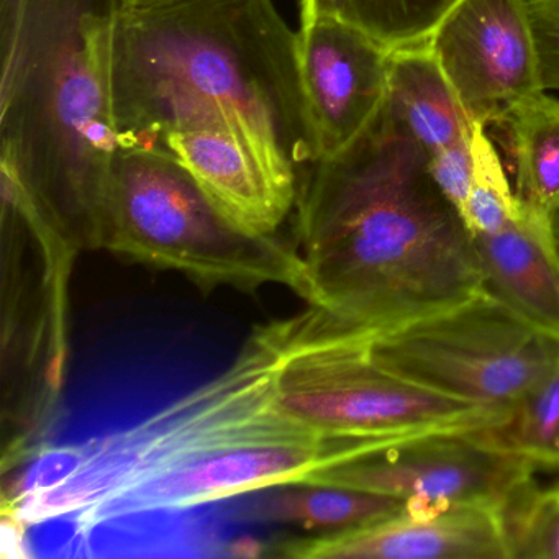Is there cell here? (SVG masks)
<instances>
[{
    "label": "cell",
    "instance_id": "cell-1",
    "mask_svg": "<svg viewBox=\"0 0 559 559\" xmlns=\"http://www.w3.org/2000/svg\"><path fill=\"white\" fill-rule=\"evenodd\" d=\"M296 231L297 294L352 329L385 332L483 289L463 215L385 106L352 145L304 175Z\"/></svg>",
    "mask_w": 559,
    "mask_h": 559
},
{
    "label": "cell",
    "instance_id": "cell-2",
    "mask_svg": "<svg viewBox=\"0 0 559 559\" xmlns=\"http://www.w3.org/2000/svg\"><path fill=\"white\" fill-rule=\"evenodd\" d=\"M114 120L119 150L156 148L189 120L240 122L283 175L319 162L304 90L299 34L273 0H176L126 9L116 37Z\"/></svg>",
    "mask_w": 559,
    "mask_h": 559
},
{
    "label": "cell",
    "instance_id": "cell-3",
    "mask_svg": "<svg viewBox=\"0 0 559 559\" xmlns=\"http://www.w3.org/2000/svg\"><path fill=\"white\" fill-rule=\"evenodd\" d=\"M127 0H0V166L81 251L104 250Z\"/></svg>",
    "mask_w": 559,
    "mask_h": 559
},
{
    "label": "cell",
    "instance_id": "cell-4",
    "mask_svg": "<svg viewBox=\"0 0 559 559\" xmlns=\"http://www.w3.org/2000/svg\"><path fill=\"white\" fill-rule=\"evenodd\" d=\"M104 250L179 271L207 289L284 284L299 293L302 284V258L293 245L235 224L191 171L163 148L117 152Z\"/></svg>",
    "mask_w": 559,
    "mask_h": 559
},
{
    "label": "cell",
    "instance_id": "cell-5",
    "mask_svg": "<svg viewBox=\"0 0 559 559\" xmlns=\"http://www.w3.org/2000/svg\"><path fill=\"white\" fill-rule=\"evenodd\" d=\"M266 329L277 356L274 411L320 437L477 430L509 418L399 378L372 358L369 338L374 333L343 325L316 307Z\"/></svg>",
    "mask_w": 559,
    "mask_h": 559
},
{
    "label": "cell",
    "instance_id": "cell-6",
    "mask_svg": "<svg viewBox=\"0 0 559 559\" xmlns=\"http://www.w3.org/2000/svg\"><path fill=\"white\" fill-rule=\"evenodd\" d=\"M276 361L270 332L261 326L227 371L132 428L83 443L71 479L2 509V515L27 526L71 519L258 420L273 411Z\"/></svg>",
    "mask_w": 559,
    "mask_h": 559
},
{
    "label": "cell",
    "instance_id": "cell-7",
    "mask_svg": "<svg viewBox=\"0 0 559 559\" xmlns=\"http://www.w3.org/2000/svg\"><path fill=\"white\" fill-rule=\"evenodd\" d=\"M372 358L420 388L509 417L559 366V335L487 290L369 338Z\"/></svg>",
    "mask_w": 559,
    "mask_h": 559
},
{
    "label": "cell",
    "instance_id": "cell-8",
    "mask_svg": "<svg viewBox=\"0 0 559 559\" xmlns=\"http://www.w3.org/2000/svg\"><path fill=\"white\" fill-rule=\"evenodd\" d=\"M342 441L320 437L276 411L186 454L171 466L71 516L78 546L130 520L185 512L222 500L299 483L335 463Z\"/></svg>",
    "mask_w": 559,
    "mask_h": 559
},
{
    "label": "cell",
    "instance_id": "cell-9",
    "mask_svg": "<svg viewBox=\"0 0 559 559\" xmlns=\"http://www.w3.org/2000/svg\"><path fill=\"white\" fill-rule=\"evenodd\" d=\"M533 466L493 447L477 430L408 431L343 440L342 456L299 483L330 484L404 500L496 503L502 509L526 484Z\"/></svg>",
    "mask_w": 559,
    "mask_h": 559
},
{
    "label": "cell",
    "instance_id": "cell-10",
    "mask_svg": "<svg viewBox=\"0 0 559 559\" xmlns=\"http://www.w3.org/2000/svg\"><path fill=\"white\" fill-rule=\"evenodd\" d=\"M427 47L474 126L546 93L528 0H460Z\"/></svg>",
    "mask_w": 559,
    "mask_h": 559
},
{
    "label": "cell",
    "instance_id": "cell-11",
    "mask_svg": "<svg viewBox=\"0 0 559 559\" xmlns=\"http://www.w3.org/2000/svg\"><path fill=\"white\" fill-rule=\"evenodd\" d=\"M297 34L319 159L330 158L352 145L384 106L392 51L340 17L317 19Z\"/></svg>",
    "mask_w": 559,
    "mask_h": 559
},
{
    "label": "cell",
    "instance_id": "cell-12",
    "mask_svg": "<svg viewBox=\"0 0 559 559\" xmlns=\"http://www.w3.org/2000/svg\"><path fill=\"white\" fill-rule=\"evenodd\" d=\"M215 204L258 237L276 235L296 209L300 182L283 175L248 130L222 114L198 117L163 136Z\"/></svg>",
    "mask_w": 559,
    "mask_h": 559
},
{
    "label": "cell",
    "instance_id": "cell-13",
    "mask_svg": "<svg viewBox=\"0 0 559 559\" xmlns=\"http://www.w3.org/2000/svg\"><path fill=\"white\" fill-rule=\"evenodd\" d=\"M270 548L290 559H509L500 506L487 502L407 507L372 525L284 538Z\"/></svg>",
    "mask_w": 559,
    "mask_h": 559
},
{
    "label": "cell",
    "instance_id": "cell-14",
    "mask_svg": "<svg viewBox=\"0 0 559 559\" xmlns=\"http://www.w3.org/2000/svg\"><path fill=\"white\" fill-rule=\"evenodd\" d=\"M474 248L483 289L559 335V248L549 215L522 202L502 228L474 235Z\"/></svg>",
    "mask_w": 559,
    "mask_h": 559
},
{
    "label": "cell",
    "instance_id": "cell-15",
    "mask_svg": "<svg viewBox=\"0 0 559 559\" xmlns=\"http://www.w3.org/2000/svg\"><path fill=\"white\" fill-rule=\"evenodd\" d=\"M384 106L428 158L473 139L476 126L427 44L392 51Z\"/></svg>",
    "mask_w": 559,
    "mask_h": 559
},
{
    "label": "cell",
    "instance_id": "cell-16",
    "mask_svg": "<svg viewBox=\"0 0 559 559\" xmlns=\"http://www.w3.org/2000/svg\"><path fill=\"white\" fill-rule=\"evenodd\" d=\"M235 513L240 522H276L317 532H346L392 519L407 500L330 484L290 483L258 490Z\"/></svg>",
    "mask_w": 559,
    "mask_h": 559
},
{
    "label": "cell",
    "instance_id": "cell-17",
    "mask_svg": "<svg viewBox=\"0 0 559 559\" xmlns=\"http://www.w3.org/2000/svg\"><path fill=\"white\" fill-rule=\"evenodd\" d=\"M492 129L506 136L515 168V194L549 215L559 205V100L545 93L516 106Z\"/></svg>",
    "mask_w": 559,
    "mask_h": 559
},
{
    "label": "cell",
    "instance_id": "cell-18",
    "mask_svg": "<svg viewBox=\"0 0 559 559\" xmlns=\"http://www.w3.org/2000/svg\"><path fill=\"white\" fill-rule=\"evenodd\" d=\"M483 433L490 444L533 467L559 469V366L513 407L506 421L483 428Z\"/></svg>",
    "mask_w": 559,
    "mask_h": 559
},
{
    "label": "cell",
    "instance_id": "cell-19",
    "mask_svg": "<svg viewBox=\"0 0 559 559\" xmlns=\"http://www.w3.org/2000/svg\"><path fill=\"white\" fill-rule=\"evenodd\" d=\"M460 0H346L343 21L389 50L427 44L431 32Z\"/></svg>",
    "mask_w": 559,
    "mask_h": 559
},
{
    "label": "cell",
    "instance_id": "cell-20",
    "mask_svg": "<svg viewBox=\"0 0 559 559\" xmlns=\"http://www.w3.org/2000/svg\"><path fill=\"white\" fill-rule=\"evenodd\" d=\"M509 559H559V483H528L502 509Z\"/></svg>",
    "mask_w": 559,
    "mask_h": 559
},
{
    "label": "cell",
    "instance_id": "cell-21",
    "mask_svg": "<svg viewBox=\"0 0 559 559\" xmlns=\"http://www.w3.org/2000/svg\"><path fill=\"white\" fill-rule=\"evenodd\" d=\"M473 179L463 218L471 234H492L522 207L486 127H474Z\"/></svg>",
    "mask_w": 559,
    "mask_h": 559
},
{
    "label": "cell",
    "instance_id": "cell-22",
    "mask_svg": "<svg viewBox=\"0 0 559 559\" xmlns=\"http://www.w3.org/2000/svg\"><path fill=\"white\" fill-rule=\"evenodd\" d=\"M545 91H559V0H528Z\"/></svg>",
    "mask_w": 559,
    "mask_h": 559
},
{
    "label": "cell",
    "instance_id": "cell-23",
    "mask_svg": "<svg viewBox=\"0 0 559 559\" xmlns=\"http://www.w3.org/2000/svg\"><path fill=\"white\" fill-rule=\"evenodd\" d=\"M473 139L428 158L431 178L463 215L473 179Z\"/></svg>",
    "mask_w": 559,
    "mask_h": 559
},
{
    "label": "cell",
    "instance_id": "cell-24",
    "mask_svg": "<svg viewBox=\"0 0 559 559\" xmlns=\"http://www.w3.org/2000/svg\"><path fill=\"white\" fill-rule=\"evenodd\" d=\"M300 25L322 17H342L346 0H299Z\"/></svg>",
    "mask_w": 559,
    "mask_h": 559
},
{
    "label": "cell",
    "instance_id": "cell-25",
    "mask_svg": "<svg viewBox=\"0 0 559 559\" xmlns=\"http://www.w3.org/2000/svg\"><path fill=\"white\" fill-rule=\"evenodd\" d=\"M176 0H127V9H146L155 5L169 4Z\"/></svg>",
    "mask_w": 559,
    "mask_h": 559
},
{
    "label": "cell",
    "instance_id": "cell-26",
    "mask_svg": "<svg viewBox=\"0 0 559 559\" xmlns=\"http://www.w3.org/2000/svg\"><path fill=\"white\" fill-rule=\"evenodd\" d=\"M549 222H551L552 235H555L556 245L559 248V205L549 214Z\"/></svg>",
    "mask_w": 559,
    "mask_h": 559
}]
</instances>
